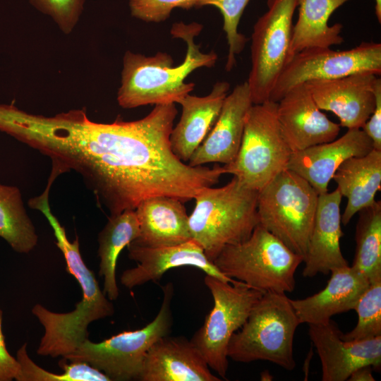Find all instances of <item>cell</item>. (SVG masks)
<instances>
[{
  "mask_svg": "<svg viewBox=\"0 0 381 381\" xmlns=\"http://www.w3.org/2000/svg\"><path fill=\"white\" fill-rule=\"evenodd\" d=\"M140 233L133 243L145 247L171 246L191 238L188 217L183 202L169 196L143 200L135 209Z\"/></svg>",
  "mask_w": 381,
  "mask_h": 381,
  "instance_id": "7402d4cb",
  "label": "cell"
},
{
  "mask_svg": "<svg viewBox=\"0 0 381 381\" xmlns=\"http://www.w3.org/2000/svg\"><path fill=\"white\" fill-rule=\"evenodd\" d=\"M300 324L286 294L265 292L231 336L228 358L240 363L265 361L293 370L294 335Z\"/></svg>",
  "mask_w": 381,
  "mask_h": 381,
  "instance_id": "277c9868",
  "label": "cell"
},
{
  "mask_svg": "<svg viewBox=\"0 0 381 381\" xmlns=\"http://www.w3.org/2000/svg\"><path fill=\"white\" fill-rule=\"evenodd\" d=\"M162 288L164 296L159 310L147 325L122 332L98 343L87 338L73 353L63 358L86 362L110 380H138L148 350L159 338L169 335L173 324L171 302L174 286L168 283Z\"/></svg>",
  "mask_w": 381,
  "mask_h": 381,
  "instance_id": "ba28073f",
  "label": "cell"
},
{
  "mask_svg": "<svg viewBox=\"0 0 381 381\" xmlns=\"http://www.w3.org/2000/svg\"><path fill=\"white\" fill-rule=\"evenodd\" d=\"M373 367L365 365L355 370L349 377L347 380L350 381H374L373 375Z\"/></svg>",
  "mask_w": 381,
  "mask_h": 381,
  "instance_id": "e575fe53",
  "label": "cell"
},
{
  "mask_svg": "<svg viewBox=\"0 0 381 381\" xmlns=\"http://www.w3.org/2000/svg\"><path fill=\"white\" fill-rule=\"evenodd\" d=\"M267 11L253 26L251 68L247 84L253 104L270 100L274 87L291 60L293 16L297 0H267Z\"/></svg>",
  "mask_w": 381,
  "mask_h": 381,
  "instance_id": "30bf717a",
  "label": "cell"
},
{
  "mask_svg": "<svg viewBox=\"0 0 381 381\" xmlns=\"http://www.w3.org/2000/svg\"><path fill=\"white\" fill-rule=\"evenodd\" d=\"M214 264L226 277L265 292L295 289V274L303 258L258 224L245 241L225 246Z\"/></svg>",
  "mask_w": 381,
  "mask_h": 381,
  "instance_id": "5b68a950",
  "label": "cell"
},
{
  "mask_svg": "<svg viewBox=\"0 0 381 381\" xmlns=\"http://www.w3.org/2000/svg\"><path fill=\"white\" fill-rule=\"evenodd\" d=\"M0 237L19 253H28L38 242L35 228L24 207L20 190L0 183Z\"/></svg>",
  "mask_w": 381,
  "mask_h": 381,
  "instance_id": "484cf974",
  "label": "cell"
},
{
  "mask_svg": "<svg viewBox=\"0 0 381 381\" xmlns=\"http://www.w3.org/2000/svg\"><path fill=\"white\" fill-rule=\"evenodd\" d=\"M273 378L272 375L268 370H265L260 374V380L264 381L272 380Z\"/></svg>",
  "mask_w": 381,
  "mask_h": 381,
  "instance_id": "8d00e7d4",
  "label": "cell"
},
{
  "mask_svg": "<svg viewBox=\"0 0 381 381\" xmlns=\"http://www.w3.org/2000/svg\"><path fill=\"white\" fill-rule=\"evenodd\" d=\"M373 149L361 128H349L338 139L292 152L287 169L306 180L320 195L328 191L329 183L343 162Z\"/></svg>",
  "mask_w": 381,
  "mask_h": 381,
  "instance_id": "2e32d148",
  "label": "cell"
},
{
  "mask_svg": "<svg viewBox=\"0 0 381 381\" xmlns=\"http://www.w3.org/2000/svg\"><path fill=\"white\" fill-rule=\"evenodd\" d=\"M229 89L228 82L218 81L206 96L188 94L178 101L182 113L171 130L170 144L174 155L182 162H188L213 127Z\"/></svg>",
  "mask_w": 381,
  "mask_h": 381,
  "instance_id": "44dd1931",
  "label": "cell"
},
{
  "mask_svg": "<svg viewBox=\"0 0 381 381\" xmlns=\"http://www.w3.org/2000/svg\"><path fill=\"white\" fill-rule=\"evenodd\" d=\"M381 74V44L362 42L347 50L314 47L294 54L279 77L270 100L277 102L292 87L313 80L336 79L358 73Z\"/></svg>",
  "mask_w": 381,
  "mask_h": 381,
  "instance_id": "8fae6325",
  "label": "cell"
},
{
  "mask_svg": "<svg viewBox=\"0 0 381 381\" xmlns=\"http://www.w3.org/2000/svg\"><path fill=\"white\" fill-rule=\"evenodd\" d=\"M347 204L341 223L347 225L361 210L371 205L381 185V150H372L362 157L346 159L336 170L332 179Z\"/></svg>",
  "mask_w": 381,
  "mask_h": 381,
  "instance_id": "603a6c76",
  "label": "cell"
},
{
  "mask_svg": "<svg viewBox=\"0 0 381 381\" xmlns=\"http://www.w3.org/2000/svg\"><path fill=\"white\" fill-rule=\"evenodd\" d=\"M375 14L379 23L381 22V0H375Z\"/></svg>",
  "mask_w": 381,
  "mask_h": 381,
  "instance_id": "d590c367",
  "label": "cell"
},
{
  "mask_svg": "<svg viewBox=\"0 0 381 381\" xmlns=\"http://www.w3.org/2000/svg\"><path fill=\"white\" fill-rule=\"evenodd\" d=\"M16 359L20 365L17 381H111L104 373L84 361L67 363L63 358L59 363L62 373L47 371L29 357L26 343L18 350Z\"/></svg>",
  "mask_w": 381,
  "mask_h": 381,
  "instance_id": "83f0119b",
  "label": "cell"
},
{
  "mask_svg": "<svg viewBox=\"0 0 381 381\" xmlns=\"http://www.w3.org/2000/svg\"><path fill=\"white\" fill-rule=\"evenodd\" d=\"M127 248L128 258L137 263L135 267L123 271L120 277L121 284L129 289L149 282H156L169 270L183 266L197 267L206 274L225 282L234 283L236 281L223 274L208 259L202 248L193 239L158 248L131 243Z\"/></svg>",
  "mask_w": 381,
  "mask_h": 381,
  "instance_id": "9a60e30c",
  "label": "cell"
},
{
  "mask_svg": "<svg viewBox=\"0 0 381 381\" xmlns=\"http://www.w3.org/2000/svg\"><path fill=\"white\" fill-rule=\"evenodd\" d=\"M190 340L183 337L159 338L145 355L138 380L220 381Z\"/></svg>",
  "mask_w": 381,
  "mask_h": 381,
  "instance_id": "ac0fdd59",
  "label": "cell"
},
{
  "mask_svg": "<svg viewBox=\"0 0 381 381\" xmlns=\"http://www.w3.org/2000/svg\"><path fill=\"white\" fill-rule=\"evenodd\" d=\"M277 116L292 152L332 141L340 125L318 108L306 83L294 85L277 102Z\"/></svg>",
  "mask_w": 381,
  "mask_h": 381,
  "instance_id": "5bb4252c",
  "label": "cell"
},
{
  "mask_svg": "<svg viewBox=\"0 0 381 381\" xmlns=\"http://www.w3.org/2000/svg\"><path fill=\"white\" fill-rule=\"evenodd\" d=\"M202 25L197 23L173 24L171 34L182 39L187 44L183 62L174 66V60L167 53L158 52L147 56L127 51L123 59L121 86L117 102L124 109L148 104L177 103L193 90V83H186L187 76L194 70L214 66L217 55L214 51L203 53L194 37Z\"/></svg>",
  "mask_w": 381,
  "mask_h": 381,
  "instance_id": "7a4b0ae2",
  "label": "cell"
},
{
  "mask_svg": "<svg viewBox=\"0 0 381 381\" xmlns=\"http://www.w3.org/2000/svg\"><path fill=\"white\" fill-rule=\"evenodd\" d=\"M2 310L0 308V381L15 380L20 373V365L6 346L2 332Z\"/></svg>",
  "mask_w": 381,
  "mask_h": 381,
  "instance_id": "836d02e7",
  "label": "cell"
},
{
  "mask_svg": "<svg viewBox=\"0 0 381 381\" xmlns=\"http://www.w3.org/2000/svg\"><path fill=\"white\" fill-rule=\"evenodd\" d=\"M140 227L135 210L111 215L98 234L99 274L104 279L103 292L110 301L116 300L119 291L116 279L119 255L139 236Z\"/></svg>",
  "mask_w": 381,
  "mask_h": 381,
  "instance_id": "d4e9b609",
  "label": "cell"
},
{
  "mask_svg": "<svg viewBox=\"0 0 381 381\" xmlns=\"http://www.w3.org/2000/svg\"><path fill=\"white\" fill-rule=\"evenodd\" d=\"M258 194L233 176L226 185L205 187L195 196L190 233L210 261L225 246L247 239L259 224Z\"/></svg>",
  "mask_w": 381,
  "mask_h": 381,
  "instance_id": "3957f363",
  "label": "cell"
},
{
  "mask_svg": "<svg viewBox=\"0 0 381 381\" xmlns=\"http://www.w3.org/2000/svg\"><path fill=\"white\" fill-rule=\"evenodd\" d=\"M318 199L306 180L286 169L258 191L259 224L304 260Z\"/></svg>",
  "mask_w": 381,
  "mask_h": 381,
  "instance_id": "8992f818",
  "label": "cell"
},
{
  "mask_svg": "<svg viewBox=\"0 0 381 381\" xmlns=\"http://www.w3.org/2000/svg\"><path fill=\"white\" fill-rule=\"evenodd\" d=\"M175 103L156 104L143 119L110 123L83 110L45 116L18 110L11 136L47 156L60 174H79L111 215L135 210L144 200L169 196L183 202L226 174L224 167H191L173 152Z\"/></svg>",
  "mask_w": 381,
  "mask_h": 381,
  "instance_id": "6da1fadb",
  "label": "cell"
},
{
  "mask_svg": "<svg viewBox=\"0 0 381 381\" xmlns=\"http://www.w3.org/2000/svg\"><path fill=\"white\" fill-rule=\"evenodd\" d=\"M308 334L322 365V381H345L357 368L381 366V336L368 339L347 341L332 320L308 325Z\"/></svg>",
  "mask_w": 381,
  "mask_h": 381,
  "instance_id": "4fadbf2b",
  "label": "cell"
},
{
  "mask_svg": "<svg viewBox=\"0 0 381 381\" xmlns=\"http://www.w3.org/2000/svg\"><path fill=\"white\" fill-rule=\"evenodd\" d=\"M204 283L210 291L214 304L190 341L210 368L226 380L231 337L246 322L264 293L237 280L231 283L208 274Z\"/></svg>",
  "mask_w": 381,
  "mask_h": 381,
  "instance_id": "9c48e42d",
  "label": "cell"
},
{
  "mask_svg": "<svg viewBox=\"0 0 381 381\" xmlns=\"http://www.w3.org/2000/svg\"><path fill=\"white\" fill-rule=\"evenodd\" d=\"M250 0H195L194 8L213 6L217 8L223 17V30L229 45L225 65L226 71L234 67L236 56L244 49L248 38L238 32V27L245 8Z\"/></svg>",
  "mask_w": 381,
  "mask_h": 381,
  "instance_id": "f546056e",
  "label": "cell"
},
{
  "mask_svg": "<svg viewBox=\"0 0 381 381\" xmlns=\"http://www.w3.org/2000/svg\"><path fill=\"white\" fill-rule=\"evenodd\" d=\"M380 76L364 72L306 84L318 108L334 113L340 126L361 128L374 111L375 88Z\"/></svg>",
  "mask_w": 381,
  "mask_h": 381,
  "instance_id": "7c38bea8",
  "label": "cell"
},
{
  "mask_svg": "<svg viewBox=\"0 0 381 381\" xmlns=\"http://www.w3.org/2000/svg\"><path fill=\"white\" fill-rule=\"evenodd\" d=\"M342 195L337 188L318 195V205L302 274L313 277L327 274L333 268L349 265L342 255L340 204Z\"/></svg>",
  "mask_w": 381,
  "mask_h": 381,
  "instance_id": "d6986e66",
  "label": "cell"
},
{
  "mask_svg": "<svg viewBox=\"0 0 381 381\" xmlns=\"http://www.w3.org/2000/svg\"><path fill=\"white\" fill-rule=\"evenodd\" d=\"M277 102L253 104L235 159L223 167L246 187L259 191L284 169L292 152L277 116Z\"/></svg>",
  "mask_w": 381,
  "mask_h": 381,
  "instance_id": "52a82bcc",
  "label": "cell"
},
{
  "mask_svg": "<svg viewBox=\"0 0 381 381\" xmlns=\"http://www.w3.org/2000/svg\"><path fill=\"white\" fill-rule=\"evenodd\" d=\"M252 104L247 82L237 85L225 97L215 123L187 164L198 167L232 162L238 152L245 118Z\"/></svg>",
  "mask_w": 381,
  "mask_h": 381,
  "instance_id": "e0dca14e",
  "label": "cell"
},
{
  "mask_svg": "<svg viewBox=\"0 0 381 381\" xmlns=\"http://www.w3.org/2000/svg\"><path fill=\"white\" fill-rule=\"evenodd\" d=\"M375 107L373 112L361 129L373 142V148L381 150V79L375 88Z\"/></svg>",
  "mask_w": 381,
  "mask_h": 381,
  "instance_id": "d6a6232c",
  "label": "cell"
},
{
  "mask_svg": "<svg viewBox=\"0 0 381 381\" xmlns=\"http://www.w3.org/2000/svg\"><path fill=\"white\" fill-rule=\"evenodd\" d=\"M195 0H129L131 15L148 23L166 20L175 8H194Z\"/></svg>",
  "mask_w": 381,
  "mask_h": 381,
  "instance_id": "4dcf8cb0",
  "label": "cell"
},
{
  "mask_svg": "<svg viewBox=\"0 0 381 381\" xmlns=\"http://www.w3.org/2000/svg\"><path fill=\"white\" fill-rule=\"evenodd\" d=\"M326 286L302 299H290L300 323L322 324L338 313L354 310L370 281L353 267L333 268Z\"/></svg>",
  "mask_w": 381,
  "mask_h": 381,
  "instance_id": "ffe728a7",
  "label": "cell"
},
{
  "mask_svg": "<svg viewBox=\"0 0 381 381\" xmlns=\"http://www.w3.org/2000/svg\"><path fill=\"white\" fill-rule=\"evenodd\" d=\"M43 13L49 15L65 33L72 31L83 10L84 0H30Z\"/></svg>",
  "mask_w": 381,
  "mask_h": 381,
  "instance_id": "1f68e13d",
  "label": "cell"
},
{
  "mask_svg": "<svg viewBox=\"0 0 381 381\" xmlns=\"http://www.w3.org/2000/svg\"><path fill=\"white\" fill-rule=\"evenodd\" d=\"M350 0H297L298 16L292 28L290 54L314 47L341 44L343 25H329L330 16Z\"/></svg>",
  "mask_w": 381,
  "mask_h": 381,
  "instance_id": "cb8c5ba5",
  "label": "cell"
},
{
  "mask_svg": "<svg viewBox=\"0 0 381 381\" xmlns=\"http://www.w3.org/2000/svg\"><path fill=\"white\" fill-rule=\"evenodd\" d=\"M354 310L358 315V322L350 332H342L343 339L358 341L381 336V277L370 282Z\"/></svg>",
  "mask_w": 381,
  "mask_h": 381,
  "instance_id": "f1b7e54d",
  "label": "cell"
},
{
  "mask_svg": "<svg viewBox=\"0 0 381 381\" xmlns=\"http://www.w3.org/2000/svg\"><path fill=\"white\" fill-rule=\"evenodd\" d=\"M358 213L351 267L371 282L381 277V202L375 200Z\"/></svg>",
  "mask_w": 381,
  "mask_h": 381,
  "instance_id": "4316f807",
  "label": "cell"
}]
</instances>
